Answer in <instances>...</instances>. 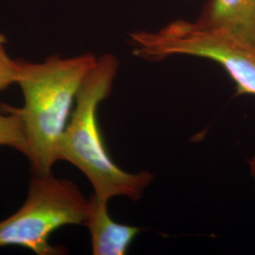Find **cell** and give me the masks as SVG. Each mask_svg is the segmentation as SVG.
<instances>
[{
    "label": "cell",
    "mask_w": 255,
    "mask_h": 255,
    "mask_svg": "<svg viewBox=\"0 0 255 255\" xmlns=\"http://www.w3.org/2000/svg\"><path fill=\"white\" fill-rule=\"evenodd\" d=\"M97 61L93 53L71 58L55 55L37 64L21 61L17 84L24 95V106L2 105V109L22 119L26 143L21 152L27 156L34 175L52 173L74 101Z\"/></svg>",
    "instance_id": "1"
},
{
    "label": "cell",
    "mask_w": 255,
    "mask_h": 255,
    "mask_svg": "<svg viewBox=\"0 0 255 255\" xmlns=\"http://www.w3.org/2000/svg\"><path fill=\"white\" fill-rule=\"evenodd\" d=\"M115 55L103 54L86 76L76 97V107L61 139L58 158L76 166L88 179L94 196L109 202L115 197L140 200L153 181L149 171L130 173L111 159L101 136L98 111L111 94L119 72Z\"/></svg>",
    "instance_id": "2"
},
{
    "label": "cell",
    "mask_w": 255,
    "mask_h": 255,
    "mask_svg": "<svg viewBox=\"0 0 255 255\" xmlns=\"http://www.w3.org/2000/svg\"><path fill=\"white\" fill-rule=\"evenodd\" d=\"M132 53L147 62H162L174 56L210 60L222 66L236 83L237 95L255 96V46L219 28L196 21L175 20L158 30L128 34ZM255 174V155L250 162Z\"/></svg>",
    "instance_id": "3"
},
{
    "label": "cell",
    "mask_w": 255,
    "mask_h": 255,
    "mask_svg": "<svg viewBox=\"0 0 255 255\" xmlns=\"http://www.w3.org/2000/svg\"><path fill=\"white\" fill-rule=\"evenodd\" d=\"M89 211L90 199L73 182L52 173L34 175L25 203L0 221V247H24L37 255H63L64 251L50 245L48 238L66 225H85Z\"/></svg>",
    "instance_id": "4"
},
{
    "label": "cell",
    "mask_w": 255,
    "mask_h": 255,
    "mask_svg": "<svg viewBox=\"0 0 255 255\" xmlns=\"http://www.w3.org/2000/svg\"><path fill=\"white\" fill-rule=\"evenodd\" d=\"M90 233L94 255H124L142 229L113 220L108 202L90 198V211L85 225Z\"/></svg>",
    "instance_id": "5"
},
{
    "label": "cell",
    "mask_w": 255,
    "mask_h": 255,
    "mask_svg": "<svg viewBox=\"0 0 255 255\" xmlns=\"http://www.w3.org/2000/svg\"><path fill=\"white\" fill-rule=\"evenodd\" d=\"M195 21L255 46V0H207Z\"/></svg>",
    "instance_id": "6"
},
{
    "label": "cell",
    "mask_w": 255,
    "mask_h": 255,
    "mask_svg": "<svg viewBox=\"0 0 255 255\" xmlns=\"http://www.w3.org/2000/svg\"><path fill=\"white\" fill-rule=\"evenodd\" d=\"M0 115V146L13 147L22 151L26 143V133L22 119L16 114L6 112Z\"/></svg>",
    "instance_id": "7"
},
{
    "label": "cell",
    "mask_w": 255,
    "mask_h": 255,
    "mask_svg": "<svg viewBox=\"0 0 255 255\" xmlns=\"http://www.w3.org/2000/svg\"><path fill=\"white\" fill-rule=\"evenodd\" d=\"M6 39L0 34V91L17 83L21 74V61H14L6 50Z\"/></svg>",
    "instance_id": "8"
}]
</instances>
